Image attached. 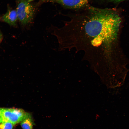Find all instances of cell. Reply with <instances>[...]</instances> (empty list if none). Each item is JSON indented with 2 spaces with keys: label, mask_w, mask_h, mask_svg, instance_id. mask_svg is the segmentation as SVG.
I'll return each instance as SVG.
<instances>
[{
  "label": "cell",
  "mask_w": 129,
  "mask_h": 129,
  "mask_svg": "<svg viewBox=\"0 0 129 129\" xmlns=\"http://www.w3.org/2000/svg\"><path fill=\"white\" fill-rule=\"evenodd\" d=\"M86 13L71 18L58 28L56 36L60 50L83 51L91 59L110 57L121 20L115 11L89 7Z\"/></svg>",
  "instance_id": "6da1fadb"
},
{
  "label": "cell",
  "mask_w": 129,
  "mask_h": 129,
  "mask_svg": "<svg viewBox=\"0 0 129 129\" xmlns=\"http://www.w3.org/2000/svg\"><path fill=\"white\" fill-rule=\"evenodd\" d=\"M29 115L21 109L0 108V117L2 123L9 122L14 125L22 121Z\"/></svg>",
  "instance_id": "7a4b0ae2"
},
{
  "label": "cell",
  "mask_w": 129,
  "mask_h": 129,
  "mask_svg": "<svg viewBox=\"0 0 129 129\" xmlns=\"http://www.w3.org/2000/svg\"><path fill=\"white\" fill-rule=\"evenodd\" d=\"M18 19L22 24L25 26L32 20L35 9L33 5L26 0H23L18 4L16 10Z\"/></svg>",
  "instance_id": "3957f363"
},
{
  "label": "cell",
  "mask_w": 129,
  "mask_h": 129,
  "mask_svg": "<svg viewBox=\"0 0 129 129\" xmlns=\"http://www.w3.org/2000/svg\"><path fill=\"white\" fill-rule=\"evenodd\" d=\"M58 3L66 8L76 9L85 6L90 0H43Z\"/></svg>",
  "instance_id": "277c9868"
},
{
  "label": "cell",
  "mask_w": 129,
  "mask_h": 129,
  "mask_svg": "<svg viewBox=\"0 0 129 129\" xmlns=\"http://www.w3.org/2000/svg\"><path fill=\"white\" fill-rule=\"evenodd\" d=\"M18 19L16 11L9 9L2 16V20L10 25L15 26Z\"/></svg>",
  "instance_id": "5b68a950"
},
{
  "label": "cell",
  "mask_w": 129,
  "mask_h": 129,
  "mask_svg": "<svg viewBox=\"0 0 129 129\" xmlns=\"http://www.w3.org/2000/svg\"><path fill=\"white\" fill-rule=\"evenodd\" d=\"M23 129H32L33 123L30 114L21 122Z\"/></svg>",
  "instance_id": "8992f818"
},
{
  "label": "cell",
  "mask_w": 129,
  "mask_h": 129,
  "mask_svg": "<svg viewBox=\"0 0 129 129\" xmlns=\"http://www.w3.org/2000/svg\"><path fill=\"white\" fill-rule=\"evenodd\" d=\"M13 125L9 122L2 123L0 124V129H12Z\"/></svg>",
  "instance_id": "52a82bcc"
},
{
  "label": "cell",
  "mask_w": 129,
  "mask_h": 129,
  "mask_svg": "<svg viewBox=\"0 0 129 129\" xmlns=\"http://www.w3.org/2000/svg\"><path fill=\"white\" fill-rule=\"evenodd\" d=\"M110 0L113 1L116 3H118L122 1H123L124 0Z\"/></svg>",
  "instance_id": "ba28073f"
},
{
  "label": "cell",
  "mask_w": 129,
  "mask_h": 129,
  "mask_svg": "<svg viewBox=\"0 0 129 129\" xmlns=\"http://www.w3.org/2000/svg\"><path fill=\"white\" fill-rule=\"evenodd\" d=\"M1 122H2L1 119V118L0 117V124Z\"/></svg>",
  "instance_id": "9c48e42d"
},
{
  "label": "cell",
  "mask_w": 129,
  "mask_h": 129,
  "mask_svg": "<svg viewBox=\"0 0 129 129\" xmlns=\"http://www.w3.org/2000/svg\"><path fill=\"white\" fill-rule=\"evenodd\" d=\"M1 35H0V41H1Z\"/></svg>",
  "instance_id": "30bf717a"
},
{
  "label": "cell",
  "mask_w": 129,
  "mask_h": 129,
  "mask_svg": "<svg viewBox=\"0 0 129 129\" xmlns=\"http://www.w3.org/2000/svg\"></svg>",
  "instance_id": "8fae6325"
}]
</instances>
